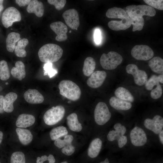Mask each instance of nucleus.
Returning a JSON list of instances; mask_svg holds the SVG:
<instances>
[{
	"instance_id": "f257e3e1",
	"label": "nucleus",
	"mask_w": 163,
	"mask_h": 163,
	"mask_svg": "<svg viewBox=\"0 0 163 163\" xmlns=\"http://www.w3.org/2000/svg\"><path fill=\"white\" fill-rule=\"evenodd\" d=\"M63 53L62 49L58 45L48 43L40 48L38 54L41 62L46 63H52L59 60L62 56Z\"/></svg>"
},
{
	"instance_id": "f03ea898",
	"label": "nucleus",
	"mask_w": 163,
	"mask_h": 163,
	"mask_svg": "<svg viewBox=\"0 0 163 163\" xmlns=\"http://www.w3.org/2000/svg\"><path fill=\"white\" fill-rule=\"evenodd\" d=\"M60 94L68 99L76 101L81 96V91L79 87L73 82L69 80L61 81L58 85Z\"/></svg>"
},
{
	"instance_id": "7ed1b4c3",
	"label": "nucleus",
	"mask_w": 163,
	"mask_h": 163,
	"mask_svg": "<svg viewBox=\"0 0 163 163\" xmlns=\"http://www.w3.org/2000/svg\"><path fill=\"white\" fill-rule=\"evenodd\" d=\"M126 10L129 16L133 20L142 17L144 15L153 17L156 14L154 8L145 5H129L126 7Z\"/></svg>"
},
{
	"instance_id": "20e7f679",
	"label": "nucleus",
	"mask_w": 163,
	"mask_h": 163,
	"mask_svg": "<svg viewBox=\"0 0 163 163\" xmlns=\"http://www.w3.org/2000/svg\"><path fill=\"white\" fill-rule=\"evenodd\" d=\"M122 56L114 51H110L107 54H103L100 59V63L103 68L110 70L115 69L123 61Z\"/></svg>"
},
{
	"instance_id": "39448f33",
	"label": "nucleus",
	"mask_w": 163,
	"mask_h": 163,
	"mask_svg": "<svg viewBox=\"0 0 163 163\" xmlns=\"http://www.w3.org/2000/svg\"><path fill=\"white\" fill-rule=\"evenodd\" d=\"M65 113L64 107L62 105L53 107L45 113L43 120L46 125H53L61 120L64 117Z\"/></svg>"
},
{
	"instance_id": "423d86ee",
	"label": "nucleus",
	"mask_w": 163,
	"mask_h": 163,
	"mask_svg": "<svg viewBox=\"0 0 163 163\" xmlns=\"http://www.w3.org/2000/svg\"><path fill=\"white\" fill-rule=\"evenodd\" d=\"M111 114L107 104L99 102L96 105L94 111L95 121L99 125H103L110 119Z\"/></svg>"
},
{
	"instance_id": "0eeeda50",
	"label": "nucleus",
	"mask_w": 163,
	"mask_h": 163,
	"mask_svg": "<svg viewBox=\"0 0 163 163\" xmlns=\"http://www.w3.org/2000/svg\"><path fill=\"white\" fill-rule=\"evenodd\" d=\"M21 18V14L19 11L14 7H10L3 12L2 22L3 26L7 28L11 26L14 22L20 21Z\"/></svg>"
},
{
	"instance_id": "6e6552de",
	"label": "nucleus",
	"mask_w": 163,
	"mask_h": 163,
	"mask_svg": "<svg viewBox=\"0 0 163 163\" xmlns=\"http://www.w3.org/2000/svg\"><path fill=\"white\" fill-rule=\"evenodd\" d=\"M131 54L137 60L146 61L152 58L154 53L152 50L147 45H137L132 48Z\"/></svg>"
},
{
	"instance_id": "1a4fd4ad",
	"label": "nucleus",
	"mask_w": 163,
	"mask_h": 163,
	"mask_svg": "<svg viewBox=\"0 0 163 163\" xmlns=\"http://www.w3.org/2000/svg\"><path fill=\"white\" fill-rule=\"evenodd\" d=\"M126 72L133 77L135 84L139 86L145 85L148 80V75L144 71L139 69L135 64H130L126 67Z\"/></svg>"
},
{
	"instance_id": "9d476101",
	"label": "nucleus",
	"mask_w": 163,
	"mask_h": 163,
	"mask_svg": "<svg viewBox=\"0 0 163 163\" xmlns=\"http://www.w3.org/2000/svg\"><path fill=\"white\" fill-rule=\"evenodd\" d=\"M130 138L132 144L136 146H141L145 145L147 141L146 134L142 128L135 126L130 133Z\"/></svg>"
},
{
	"instance_id": "9b49d317",
	"label": "nucleus",
	"mask_w": 163,
	"mask_h": 163,
	"mask_svg": "<svg viewBox=\"0 0 163 163\" xmlns=\"http://www.w3.org/2000/svg\"><path fill=\"white\" fill-rule=\"evenodd\" d=\"M62 16L67 25L73 30H78L80 24L78 14L77 11L74 8L65 11Z\"/></svg>"
},
{
	"instance_id": "f8f14e48",
	"label": "nucleus",
	"mask_w": 163,
	"mask_h": 163,
	"mask_svg": "<svg viewBox=\"0 0 163 163\" xmlns=\"http://www.w3.org/2000/svg\"><path fill=\"white\" fill-rule=\"evenodd\" d=\"M144 125L148 129L156 134H158L162 130L163 118L161 116L155 115L152 119L147 118L144 122Z\"/></svg>"
},
{
	"instance_id": "ddd939ff",
	"label": "nucleus",
	"mask_w": 163,
	"mask_h": 163,
	"mask_svg": "<svg viewBox=\"0 0 163 163\" xmlns=\"http://www.w3.org/2000/svg\"><path fill=\"white\" fill-rule=\"evenodd\" d=\"M50 27L57 35L55 38L56 40L61 42L67 39L68 28L64 23L60 21L53 22L50 24Z\"/></svg>"
},
{
	"instance_id": "4468645a",
	"label": "nucleus",
	"mask_w": 163,
	"mask_h": 163,
	"mask_svg": "<svg viewBox=\"0 0 163 163\" xmlns=\"http://www.w3.org/2000/svg\"><path fill=\"white\" fill-rule=\"evenodd\" d=\"M107 73L104 71L94 72L87 81L88 86L92 88H97L102 85L106 77Z\"/></svg>"
},
{
	"instance_id": "2eb2a0df",
	"label": "nucleus",
	"mask_w": 163,
	"mask_h": 163,
	"mask_svg": "<svg viewBox=\"0 0 163 163\" xmlns=\"http://www.w3.org/2000/svg\"><path fill=\"white\" fill-rule=\"evenodd\" d=\"M25 100L31 104H39L44 100L43 95L37 90L35 89H29L24 94Z\"/></svg>"
},
{
	"instance_id": "dca6fc26",
	"label": "nucleus",
	"mask_w": 163,
	"mask_h": 163,
	"mask_svg": "<svg viewBox=\"0 0 163 163\" xmlns=\"http://www.w3.org/2000/svg\"><path fill=\"white\" fill-rule=\"evenodd\" d=\"M132 20L130 17L123 19L120 21H111L108 23V27L113 30H125L131 26Z\"/></svg>"
},
{
	"instance_id": "f3484780",
	"label": "nucleus",
	"mask_w": 163,
	"mask_h": 163,
	"mask_svg": "<svg viewBox=\"0 0 163 163\" xmlns=\"http://www.w3.org/2000/svg\"><path fill=\"white\" fill-rule=\"evenodd\" d=\"M110 105L116 110H126L131 109V103L114 96L111 97L109 100Z\"/></svg>"
},
{
	"instance_id": "a211bd4d",
	"label": "nucleus",
	"mask_w": 163,
	"mask_h": 163,
	"mask_svg": "<svg viewBox=\"0 0 163 163\" xmlns=\"http://www.w3.org/2000/svg\"><path fill=\"white\" fill-rule=\"evenodd\" d=\"M35 120L34 117L31 114L23 113L18 117L15 124L19 128H26L32 126Z\"/></svg>"
},
{
	"instance_id": "6ab92c4d",
	"label": "nucleus",
	"mask_w": 163,
	"mask_h": 163,
	"mask_svg": "<svg viewBox=\"0 0 163 163\" xmlns=\"http://www.w3.org/2000/svg\"><path fill=\"white\" fill-rule=\"evenodd\" d=\"M113 128L115 130L110 131L107 136V139L110 142L117 140L124 135L126 130V127L119 123L115 124Z\"/></svg>"
},
{
	"instance_id": "aec40b11",
	"label": "nucleus",
	"mask_w": 163,
	"mask_h": 163,
	"mask_svg": "<svg viewBox=\"0 0 163 163\" xmlns=\"http://www.w3.org/2000/svg\"><path fill=\"white\" fill-rule=\"evenodd\" d=\"M27 11L28 13H34L37 17H41L44 12L43 4L37 0H31L27 7Z\"/></svg>"
},
{
	"instance_id": "412c9836",
	"label": "nucleus",
	"mask_w": 163,
	"mask_h": 163,
	"mask_svg": "<svg viewBox=\"0 0 163 163\" xmlns=\"http://www.w3.org/2000/svg\"><path fill=\"white\" fill-rule=\"evenodd\" d=\"M102 144V141L100 138H97L93 139L88 149L87 153L89 157L92 158L96 157L101 150Z\"/></svg>"
},
{
	"instance_id": "4be33fe9",
	"label": "nucleus",
	"mask_w": 163,
	"mask_h": 163,
	"mask_svg": "<svg viewBox=\"0 0 163 163\" xmlns=\"http://www.w3.org/2000/svg\"><path fill=\"white\" fill-rule=\"evenodd\" d=\"M67 125L71 130L75 132H79L82 129V124L79 122L77 114L72 113L66 118Z\"/></svg>"
},
{
	"instance_id": "5701e85b",
	"label": "nucleus",
	"mask_w": 163,
	"mask_h": 163,
	"mask_svg": "<svg viewBox=\"0 0 163 163\" xmlns=\"http://www.w3.org/2000/svg\"><path fill=\"white\" fill-rule=\"evenodd\" d=\"M16 132L20 142L22 145H28L32 141L33 136L29 130L18 127L16 129Z\"/></svg>"
},
{
	"instance_id": "b1692460",
	"label": "nucleus",
	"mask_w": 163,
	"mask_h": 163,
	"mask_svg": "<svg viewBox=\"0 0 163 163\" xmlns=\"http://www.w3.org/2000/svg\"><path fill=\"white\" fill-rule=\"evenodd\" d=\"M17 97V94L14 92H9L5 95L3 99V108L5 112L9 113L13 111V103Z\"/></svg>"
},
{
	"instance_id": "393cba45",
	"label": "nucleus",
	"mask_w": 163,
	"mask_h": 163,
	"mask_svg": "<svg viewBox=\"0 0 163 163\" xmlns=\"http://www.w3.org/2000/svg\"><path fill=\"white\" fill-rule=\"evenodd\" d=\"M12 76L14 78L21 81L26 76L25 66L24 63L21 61H17L15 67H13L11 71Z\"/></svg>"
},
{
	"instance_id": "a878e982",
	"label": "nucleus",
	"mask_w": 163,
	"mask_h": 163,
	"mask_svg": "<svg viewBox=\"0 0 163 163\" xmlns=\"http://www.w3.org/2000/svg\"><path fill=\"white\" fill-rule=\"evenodd\" d=\"M106 15L109 18H120L121 19L129 17L125 10L117 7L108 9L106 12Z\"/></svg>"
},
{
	"instance_id": "bb28decb",
	"label": "nucleus",
	"mask_w": 163,
	"mask_h": 163,
	"mask_svg": "<svg viewBox=\"0 0 163 163\" xmlns=\"http://www.w3.org/2000/svg\"><path fill=\"white\" fill-rule=\"evenodd\" d=\"M20 39V35L19 33L15 32L9 33L6 40V48L7 51L13 52L14 50L16 43Z\"/></svg>"
},
{
	"instance_id": "cd10ccee",
	"label": "nucleus",
	"mask_w": 163,
	"mask_h": 163,
	"mask_svg": "<svg viewBox=\"0 0 163 163\" xmlns=\"http://www.w3.org/2000/svg\"><path fill=\"white\" fill-rule=\"evenodd\" d=\"M149 66L153 72L160 74L163 73V59L159 56L154 57L149 62Z\"/></svg>"
},
{
	"instance_id": "c85d7f7f",
	"label": "nucleus",
	"mask_w": 163,
	"mask_h": 163,
	"mask_svg": "<svg viewBox=\"0 0 163 163\" xmlns=\"http://www.w3.org/2000/svg\"><path fill=\"white\" fill-rule=\"evenodd\" d=\"M96 62L92 57H88L85 59L82 69L84 75L86 76H90L95 68Z\"/></svg>"
},
{
	"instance_id": "c756f323",
	"label": "nucleus",
	"mask_w": 163,
	"mask_h": 163,
	"mask_svg": "<svg viewBox=\"0 0 163 163\" xmlns=\"http://www.w3.org/2000/svg\"><path fill=\"white\" fill-rule=\"evenodd\" d=\"M114 94L117 97L127 101L133 102L134 98L127 89L122 87L117 88L115 91Z\"/></svg>"
},
{
	"instance_id": "7c9ffc66",
	"label": "nucleus",
	"mask_w": 163,
	"mask_h": 163,
	"mask_svg": "<svg viewBox=\"0 0 163 163\" xmlns=\"http://www.w3.org/2000/svg\"><path fill=\"white\" fill-rule=\"evenodd\" d=\"M28 43V40L25 38L22 39L18 41L14 50L15 54L17 56L24 57L26 56L27 53L25 49Z\"/></svg>"
},
{
	"instance_id": "2f4dec72",
	"label": "nucleus",
	"mask_w": 163,
	"mask_h": 163,
	"mask_svg": "<svg viewBox=\"0 0 163 163\" xmlns=\"http://www.w3.org/2000/svg\"><path fill=\"white\" fill-rule=\"evenodd\" d=\"M68 133L66 128L65 126H60L52 129L50 132V135L52 140H55Z\"/></svg>"
},
{
	"instance_id": "473e14b6",
	"label": "nucleus",
	"mask_w": 163,
	"mask_h": 163,
	"mask_svg": "<svg viewBox=\"0 0 163 163\" xmlns=\"http://www.w3.org/2000/svg\"><path fill=\"white\" fill-rule=\"evenodd\" d=\"M10 77V74L7 62L5 60L0 61V79L5 81Z\"/></svg>"
},
{
	"instance_id": "72a5a7b5",
	"label": "nucleus",
	"mask_w": 163,
	"mask_h": 163,
	"mask_svg": "<svg viewBox=\"0 0 163 163\" xmlns=\"http://www.w3.org/2000/svg\"><path fill=\"white\" fill-rule=\"evenodd\" d=\"M10 163H25L24 154L19 151L13 152L11 157Z\"/></svg>"
},
{
	"instance_id": "f704fd0d",
	"label": "nucleus",
	"mask_w": 163,
	"mask_h": 163,
	"mask_svg": "<svg viewBox=\"0 0 163 163\" xmlns=\"http://www.w3.org/2000/svg\"><path fill=\"white\" fill-rule=\"evenodd\" d=\"M158 76L155 75H152L145 84L146 89L149 91L151 90L155 85L159 84Z\"/></svg>"
},
{
	"instance_id": "c9c22d12",
	"label": "nucleus",
	"mask_w": 163,
	"mask_h": 163,
	"mask_svg": "<svg viewBox=\"0 0 163 163\" xmlns=\"http://www.w3.org/2000/svg\"><path fill=\"white\" fill-rule=\"evenodd\" d=\"M43 68L44 75H48L50 78H52L57 73L56 70L53 68L52 63H46Z\"/></svg>"
},
{
	"instance_id": "e433bc0d",
	"label": "nucleus",
	"mask_w": 163,
	"mask_h": 163,
	"mask_svg": "<svg viewBox=\"0 0 163 163\" xmlns=\"http://www.w3.org/2000/svg\"><path fill=\"white\" fill-rule=\"evenodd\" d=\"M132 20V24L133 25V31H140L143 27L144 24V20L143 18L141 17L135 20Z\"/></svg>"
},
{
	"instance_id": "4c0bfd02",
	"label": "nucleus",
	"mask_w": 163,
	"mask_h": 163,
	"mask_svg": "<svg viewBox=\"0 0 163 163\" xmlns=\"http://www.w3.org/2000/svg\"><path fill=\"white\" fill-rule=\"evenodd\" d=\"M145 3L153 8L158 10H163V0H144Z\"/></svg>"
},
{
	"instance_id": "58836bf2",
	"label": "nucleus",
	"mask_w": 163,
	"mask_h": 163,
	"mask_svg": "<svg viewBox=\"0 0 163 163\" xmlns=\"http://www.w3.org/2000/svg\"><path fill=\"white\" fill-rule=\"evenodd\" d=\"M162 94V89L160 84L156 85V88L151 90L150 95L151 97L153 99H157L161 96Z\"/></svg>"
},
{
	"instance_id": "ea45409f",
	"label": "nucleus",
	"mask_w": 163,
	"mask_h": 163,
	"mask_svg": "<svg viewBox=\"0 0 163 163\" xmlns=\"http://www.w3.org/2000/svg\"><path fill=\"white\" fill-rule=\"evenodd\" d=\"M49 4L54 6L56 9L60 10L64 7L66 2V0H48Z\"/></svg>"
},
{
	"instance_id": "a19ab883",
	"label": "nucleus",
	"mask_w": 163,
	"mask_h": 163,
	"mask_svg": "<svg viewBox=\"0 0 163 163\" xmlns=\"http://www.w3.org/2000/svg\"><path fill=\"white\" fill-rule=\"evenodd\" d=\"M61 151L65 155L70 156L75 151V147L72 144L66 145L62 148Z\"/></svg>"
},
{
	"instance_id": "79ce46f5",
	"label": "nucleus",
	"mask_w": 163,
	"mask_h": 163,
	"mask_svg": "<svg viewBox=\"0 0 163 163\" xmlns=\"http://www.w3.org/2000/svg\"><path fill=\"white\" fill-rule=\"evenodd\" d=\"M117 141L118 146L121 148L126 145L127 141V138L126 136L123 135L119 138Z\"/></svg>"
},
{
	"instance_id": "37998d69",
	"label": "nucleus",
	"mask_w": 163,
	"mask_h": 163,
	"mask_svg": "<svg viewBox=\"0 0 163 163\" xmlns=\"http://www.w3.org/2000/svg\"><path fill=\"white\" fill-rule=\"evenodd\" d=\"M94 39L96 43L98 44L100 43L101 41V33L99 29H96L95 30Z\"/></svg>"
},
{
	"instance_id": "c03bdc74",
	"label": "nucleus",
	"mask_w": 163,
	"mask_h": 163,
	"mask_svg": "<svg viewBox=\"0 0 163 163\" xmlns=\"http://www.w3.org/2000/svg\"><path fill=\"white\" fill-rule=\"evenodd\" d=\"M54 144L56 147L59 149L63 148L66 145V144L64 140L59 138L54 140Z\"/></svg>"
},
{
	"instance_id": "a18cd8bd",
	"label": "nucleus",
	"mask_w": 163,
	"mask_h": 163,
	"mask_svg": "<svg viewBox=\"0 0 163 163\" xmlns=\"http://www.w3.org/2000/svg\"><path fill=\"white\" fill-rule=\"evenodd\" d=\"M73 139L74 138L72 135L70 134H67L65 136L63 140L65 142L66 145L72 144Z\"/></svg>"
},
{
	"instance_id": "49530a36",
	"label": "nucleus",
	"mask_w": 163,
	"mask_h": 163,
	"mask_svg": "<svg viewBox=\"0 0 163 163\" xmlns=\"http://www.w3.org/2000/svg\"><path fill=\"white\" fill-rule=\"evenodd\" d=\"M31 1L30 0H16L15 2L19 6L21 7L28 5Z\"/></svg>"
},
{
	"instance_id": "de8ad7c7",
	"label": "nucleus",
	"mask_w": 163,
	"mask_h": 163,
	"mask_svg": "<svg viewBox=\"0 0 163 163\" xmlns=\"http://www.w3.org/2000/svg\"><path fill=\"white\" fill-rule=\"evenodd\" d=\"M48 161V156L44 155L41 156V157H38L37 158L36 163H43V162Z\"/></svg>"
},
{
	"instance_id": "09e8293b",
	"label": "nucleus",
	"mask_w": 163,
	"mask_h": 163,
	"mask_svg": "<svg viewBox=\"0 0 163 163\" xmlns=\"http://www.w3.org/2000/svg\"><path fill=\"white\" fill-rule=\"evenodd\" d=\"M3 95H0V113H3L5 111L3 108Z\"/></svg>"
},
{
	"instance_id": "8fccbe9b",
	"label": "nucleus",
	"mask_w": 163,
	"mask_h": 163,
	"mask_svg": "<svg viewBox=\"0 0 163 163\" xmlns=\"http://www.w3.org/2000/svg\"><path fill=\"white\" fill-rule=\"evenodd\" d=\"M48 161L49 163H54L55 162V159L53 155L50 154L48 156Z\"/></svg>"
},
{
	"instance_id": "3c124183",
	"label": "nucleus",
	"mask_w": 163,
	"mask_h": 163,
	"mask_svg": "<svg viewBox=\"0 0 163 163\" xmlns=\"http://www.w3.org/2000/svg\"><path fill=\"white\" fill-rule=\"evenodd\" d=\"M160 140L161 143L163 144V130H162L159 133Z\"/></svg>"
},
{
	"instance_id": "603ef678",
	"label": "nucleus",
	"mask_w": 163,
	"mask_h": 163,
	"mask_svg": "<svg viewBox=\"0 0 163 163\" xmlns=\"http://www.w3.org/2000/svg\"><path fill=\"white\" fill-rule=\"evenodd\" d=\"M158 79L159 82H160L162 84L163 83V74H161L159 75L158 76Z\"/></svg>"
},
{
	"instance_id": "864d4df0",
	"label": "nucleus",
	"mask_w": 163,
	"mask_h": 163,
	"mask_svg": "<svg viewBox=\"0 0 163 163\" xmlns=\"http://www.w3.org/2000/svg\"><path fill=\"white\" fill-rule=\"evenodd\" d=\"M4 1L3 0H0V12L2 11L4 8L3 5V3Z\"/></svg>"
},
{
	"instance_id": "5fc2aeb1",
	"label": "nucleus",
	"mask_w": 163,
	"mask_h": 163,
	"mask_svg": "<svg viewBox=\"0 0 163 163\" xmlns=\"http://www.w3.org/2000/svg\"><path fill=\"white\" fill-rule=\"evenodd\" d=\"M3 136V133L2 131H0V144L1 143L2 141Z\"/></svg>"
},
{
	"instance_id": "6e6d98bb",
	"label": "nucleus",
	"mask_w": 163,
	"mask_h": 163,
	"mask_svg": "<svg viewBox=\"0 0 163 163\" xmlns=\"http://www.w3.org/2000/svg\"><path fill=\"white\" fill-rule=\"evenodd\" d=\"M99 163H110V162L108 159L106 158L104 161H101Z\"/></svg>"
},
{
	"instance_id": "4d7b16f0",
	"label": "nucleus",
	"mask_w": 163,
	"mask_h": 163,
	"mask_svg": "<svg viewBox=\"0 0 163 163\" xmlns=\"http://www.w3.org/2000/svg\"><path fill=\"white\" fill-rule=\"evenodd\" d=\"M60 163H68V162L66 161H64Z\"/></svg>"
},
{
	"instance_id": "13d9d810",
	"label": "nucleus",
	"mask_w": 163,
	"mask_h": 163,
	"mask_svg": "<svg viewBox=\"0 0 163 163\" xmlns=\"http://www.w3.org/2000/svg\"><path fill=\"white\" fill-rule=\"evenodd\" d=\"M8 83L7 82L5 83V84L6 85H8Z\"/></svg>"
},
{
	"instance_id": "bf43d9fd",
	"label": "nucleus",
	"mask_w": 163,
	"mask_h": 163,
	"mask_svg": "<svg viewBox=\"0 0 163 163\" xmlns=\"http://www.w3.org/2000/svg\"><path fill=\"white\" fill-rule=\"evenodd\" d=\"M71 30H70V31H69V32L70 33H71Z\"/></svg>"
},
{
	"instance_id": "052dcab7",
	"label": "nucleus",
	"mask_w": 163,
	"mask_h": 163,
	"mask_svg": "<svg viewBox=\"0 0 163 163\" xmlns=\"http://www.w3.org/2000/svg\"><path fill=\"white\" fill-rule=\"evenodd\" d=\"M0 163H1L0 162Z\"/></svg>"
}]
</instances>
